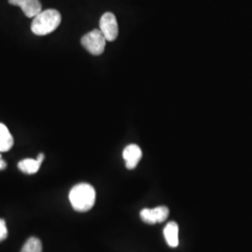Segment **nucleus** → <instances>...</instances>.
Instances as JSON below:
<instances>
[{
	"mask_svg": "<svg viewBox=\"0 0 252 252\" xmlns=\"http://www.w3.org/2000/svg\"><path fill=\"white\" fill-rule=\"evenodd\" d=\"M164 239L170 248H177L180 243L179 240V225L176 221L168 222L163 229Z\"/></svg>",
	"mask_w": 252,
	"mask_h": 252,
	"instance_id": "obj_9",
	"label": "nucleus"
},
{
	"mask_svg": "<svg viewBox=\"0 0 252 252\" xmlns=\"http://www.w3.org/2000/svg\"><path fill=\"white\" fill-rule=\"evenodd\" d=\"M100 31L106 37L107 41H113L119 34L117 20L113 13L106 12L100 19Z\"/></svg>",
	"mask_w": 252,
	"mask_h": 252,
	"instance_id": "obj_4",
	"label": "nucleus"
},
{
	"mask_svg": "<svg viewBox=\"0 0 252 252\" xmlns=\"http://www.w3.org/2000/svg\"><path fill=\"white\" fill-rule=\"evenodd\" d=\"M107 39L100 31V29H94L87 33L81 38L82 46L93 55H100L105 51Z\"/></svg>",
	"mask_w": 252,
	"mask_h": 252,
	"instance_id": "obj_3",
	"label": "nucleus"
},
{
	"mask_svg": "<svg viewBox=\"0 0 252 252\" xmlns=\"http://www.w3.org/2000/svg\"><path fill=\"white\" fill-rule=\"evenodd\" d=\"M7 167V163L2 159V156L0 154V170H4Z\"/></svg>",
	"mask_w": 252,
	"mask_h": 252,
	"instance_id": "obj_13",
	"label": "nucleus"
},
{
	"mask_svg": "<svg viewBox=\"0 0 252 252\" xmlns=\"http://www.w3.org/2000/svg\"><path fill=\"white\" fill-rule=\"evenodd\" d=\"M8 236V229L4 220L0 219V242L5 240Z\"/></svg>",
	"mask_w": 252,
	"mask_h": 252,
	"instance_id": "obj_12",
	"label": "nucleus"
},
{
	"mask_svg": "<svg viewBox=\"0 0 252 252\" xmlns=\"http://www.w3.org/2000/svg\"><path fill=\"white\" fill-rule=\"evenodd\" d=\"M69 201L76 211H89L95 203V190L88 183L77 184L69 191Z\"/></svg>",
	"mask_w": 252,
	"mask_h": 252,
	"instance_id": "obj_1",
	"label": "nucleus"
},
{
	"mask_svg": "<svg viewBox=\"0 0 252 252\" xmlns=\"http://www.w3.org/2000/svg\"><path fill=\"white\" fill-rule=\"evenodd\" d=\"M45 159V155L43 153H39L36 157V159L27 158L24 159L18 162V168L20 171L27 174V175H33L38 172L41 163Z\"/></svg>",
	"mask_w": 252,
	"mask_h": 252,
	"instance_id": "obj_8",
	"label": "nucleus"
},
{
	"mask_svg": "<svg viewBox=\"0 0 252 252\" xmlns=\"http://www.w3.org/2000/svg\"><path fill=\"white\" fill-rule=\"evenodd\" d=\"M21 252H42L40 240L36 237H30L24 245Z\"/></svg>",
	"mask_w": 252,
	"mask_h": 252,
	"instance_id": "obj_11",
	"label": "nucleus"
},
{
	"mask_svg": "<svg viewBox=\"0 0 252 252\" xmlns=\"http://www.w3.org/2000/svg\"><path fill=\"white\" fill-rule=\"evenodd\" d=\"M123 157L126 161V168L128 169H134L139 161L142 158V151L141 149L135 144H130L126 146V149L124 150Z\"/></svg>",
	"mask_w": 252,
	"mask_h": 252,
	"instance_id": "obj_7",
	"label": "nucleus"
},
{
	"mask_svg": "<svg viewBox=\"0 0 252 252\" xmlns=\"http://www.w3.org/2000/svg\"><path fill=\"white\" fill-rule=\"evenodd\" d=\"M61 20V14L56 9L41 10L33 19L31 30L36 36H45L59 27Z\"/></svg>",
	"mask_w": 252,
	"mask_h": 252,
	"instance_id": "obj_2",
	"label": "nucleus"
},
{
	"mask_svg": "<svg viewBox=\"0 0 252 252\" xmlns=\"http://www.w3.org/2000/svg\"><path fill=\"white\" fill-rule=\"evenodd\" d=\"M14 143L13 137L7 126L0 124V153L9 152Z\"/></svg>",
	"mask_w": 252,
	"mask_h": 252,
	"instance_id": "obj_10",
	"label": "nucleus"
},
{
	"mask_svg": "<svg viewBox=\"0 0 252 252\" xmlns=\"http://www.w3.org/2000/svg\"><path fill=\"white\" fill-rule=\"evenodd\" d=\"M10 5L19 6L28 18H34L41 11L39 0H9Z\"/></svg>",
	"mask_w": 252,
	"mask_h": 252,
	"instance_id": "obj_6",
	"label": "nucleus"
},
{
	"mask_svg": "<svg viewBox=\"0 0 252 252\" xmlns=\"http://www.w3.org/2000/svg\"><path fill=\"white\" fill-rule=\"evenodd\" d=\"M168 215H169V209L163 206L154 207L153 209L144 208L140 211L141 220L148 224L162 223L167 220Z\"/></svg>",
	"mask_w": 252,
	"mask_h": 252,
	"instance_id": "obj_5",
	"label": "nucleus"
}]
</instances>
